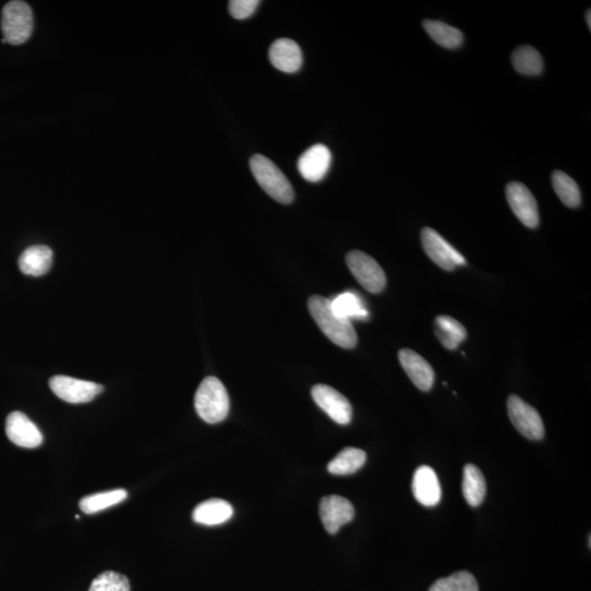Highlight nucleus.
Masks as SVG:
<instances>
[{"label":"nucleus","instance_id":"nucleus-22","mask_svg":"<svg viewBox=\"0 0 591 591\" xmlns=\"http://www.w3.org/2000/svg\"><path fill=\"white\" fill-rule=\"evenodd\" d=\"M367 455L364 450L348 447L328 464V471L334 475H349L357 472L366 464Z\"/></svg>","mask_w":591,"mask_h":591},{"label":"nucleus","instance_id":"nucleus-29","mask_svg":"<svg viewBox=\"0 0 591 591\" xmlns=\"http://www.w3.org/2000/svg\"><path fill=\"white\" fill-rule=\"evenodd\" d=\"M259 4V0H232L229 3V12L234 19L243 21L256 12Z\"/></svg>","mask_w":591,"mask_h":591},{"label":"nucleus","instance_id":"nucleus-13","mask_svg":"<svg viewBox=\"0 0 591 591\" xmlns=\"http://www.w3.org/2000/svg\"><path fill=\"white\" fill-rule=\"evenodd\" d=\"M332 163V153L330 149L316 144L306 151L298 160L297 168L302 177L309 182H319L324 179Z\"/></svg>","mask_w":591,"mask_h":591},{"label":"nucleus","instance_id":"nucleus-15","mask_svg":"<svg viewBox=\"0 0 591 591\" xmlns=\"http://www.w3.org/2000/svg\"><path fill=\"white\" fill-rule=\"evenodd\" d=\"M412 491L416 501L425 507L439 505L441 499V488L439 477L429 465H422L413 477Z\"/></svg>","mask_w":591,"mask_h":591},{"label":"nucleus","instance_id":"nucleus-9","mask_svg":"<svg viewBox=\"0 0 591 591\" xmlns=\"http://www.w3.org/2000/svg\"><path fill=\"white\" fill-rule=\"evenodd\" d=\"M312 398L316 406L340 425H348L352 421L353 407L342 393L326 384H316L312 388Z\"/></svg>","mask_w":591,"mask_h":591},{"label":"nucleus","instance_id":"nucleus-10","mask_svg":"<svg viewBox=\"0 0 591 591\" xmlns=\"http://www.w3.org/2000/svg\"><path fill=\"white\" fill-rule=\"evenodd\" d=\"M506 197L513 214L528 228H537L540 223L539 209L535 196L521 182H511L506 186Z\"/></svg>","mask_w":591,"mask_h":591},{"label":"nucleus","instance_id":"nucleus-2","mask_svg":"<svg viewBox=\"0 0 591 591\" xmlns=\"http://www.w3.org/2000/svg\"><path fill=\"white\" fill-rule=\"evenodd\" d=\"M195 410L209 424H218L228 416L230 401L227 390L216 377L205 378L195 393Z\"/></svg>","mask_w":591,"mask_h":591},{"label":"nucleus","instance_id":"nucleus-7","mask_svg":"<svg viewBox=\"0 0 591 591\" xmlns=\"http://www.w3.org/2000/svg\"><path fill=\"white\" fill-rule=\"evenodd\" d=\"M507 410L513 425L523 437L530 440H541L545 437V425L539 413L522 398L509 397Z\"/></svg>","mask_w":591,"mask_h":591},{"label":"nucleus","instance_id":"nucleus-28","mask_svg":"<svg viewBox=\"0 0 591 591\" xmlns=\"http://www.w3.org/2000/svg\"><path fill=\"white\" fill-rule=\"evenodd\" d=\"M129 581L127 576L115 573V571H104L98 576L90 586L89 591H129Z\"/></svg>","mask_w":591,"mask_h":591},{"label":"nucleus","instance_id":"nucleus-6","mask_svg":"<svg viewBox=\"0 0 591 591\" xmlns=\"http://www.w3.org/2000/svg\"><path fill=\"white\" fill-rule=\"evenodd\" d=\"M421 239L427 257L443 270L454 271L456 267L467 263L463 254L446 242L436 230L430 227L423 229Z\"/></svg>","mask_w":591,"mask_h":591},{"label":"nucleus","instance_id":"nucleus-24","mask_svg":"<svg viewBox=\"0 0 591 591\" xmlns=\"http://www.w3.org/2000/svg\"><path fill=\"white\" fill-rule=\"evenodd\" d=\"M512 62L513 69L519 74L538 76L543 71V60L540 53L529 45L518 47L513 53Z\"/></svg>","mask_w":591,"mask_h":591},{"label":"nucleus","instance_id":"nucleus-19","mask_svg":"<svg viewBox=\"0 0 591 591\" xmlns=\"http://www.w3.org/2000/svg\"><path fill=\"white\" fill-rule=\"evenodd\" d=\"M434 330L437 339L447 349H456L467 338V330L458 320L449 316H439L435 319Z\"/></svg>","mask_w":591,"mask_h":591},{"label":"nucleus","instance_id":"nucleus-12","mask_svg":"<svg viewBox=\"0 0 591 591\" xmlns=\"http://www.w3.org/2000/svg\"><path fill=\"white\" fill-rule=\"evenodd\" d=\"M9 440L22 448H37L43 443V435L37 426L21 412H12L6 421Z\"/></svg>","mask_w":591,"mask_h":591},{"label":"nucleus","instance_id":"nucleus-5","mask_svg":"<svg viewBox=\"0 0 591 591\" xmlns=\"http://www.w3.org/2000/svg\"><path fill=\"white\" fill-rule=\"evenodd\" d=\"M346 264L360 285L372 294H379L386 287V273L368 254L353 250L346 256Z\"/></svg>","mask_w":591,"mask_h":591},{"label":"nucleus","instance_id":"nucleus-23","mask_svg":"<svg viewBox=\"0 0 591 591\" xmlns=\"http://www.w3.org/2000/svg\"><path fill=\"white\" fill-rule=\"evenodd\" d=\"M423 27L437 45L446 49L455 50L463 45L464 35L459 29L437 21H425L423 22Z\"/></svg>","mask_w":591,"mask_h":591},{"label":"nucleus","instance_id":"nucleus-18","mask_svg":"<svg viewBox=\"0 0 591 591\" xmlns=\"http://www.w3.org/2000/svg\"><path fill=\"white\" fill-rule=\"evenodd\" d=\"M53 263L52 249L46 246H33L25 250L19 258V268L30 276H43L49 273Z\"/></svg>","mask_w":591,"mask_h":591},{"label":"nucleus","instance_id":"nucleus-14","mask_svg":"<svg viewBox=\"0 0 591 591\" xmlns=\"http://www.w3.org/2000/svg\"><path fill=\"white\" fill-rule=\"evenodd\" d=\"M398 360L408 378L422 391H430L435 382L434 369L420 354L410 349H403L398 352Z\"/></svg>","mask_w":591,"mask_h":591},{"label":"nucleus","instance_id":"nucleus-30","mask_svg":"<svg viewBox=\"0 0 591 591\" xmlns=\"http://www.w3.org/2000/svg\"><path fill=\"white\" fill-rule=\"evenodd\" d=\"M590 17H591V12H590V11H588L587 12H586V21H587V25H588L589 29L591 28V19H590Z\"/></svg>","mask_w":591,"mask_h":591},{"label":"nucleus","instance_id":"nucleus-25","mask_svg":"<svg viewBox=\"0 0 591 591\" xmlns=\"http://www.w3.org/2000/svg\"><path fill=\"white\" fill-rule=\"evenodd\" d=\"M127 492L125 489H114V491L89 495L81 499L79 506L86 515H93L104 511L127 499Z\"/></svg>","mask_w":591,"mask_h":591},{"label":"nucleus","instance_id":"nucleus-8","mask_svg":"<svg viewBox=\"0 0 591 591\" xmlns=\"http://www.w3.org/2000/svg\"><path fill=\"white\" fill-rule=\"evenodd\" d=\"M50 387L55 396L62 401L79 405L93 401L94 398L103 391L101 384L80 381V379L69 376H54L50 379Z\"/></svg>","mask_w":591,"mask_h":591},{"label":"nucleus","instance_id":"nucleus-27","mask_svg":"<svg viewBox=\"0 0 591 591\" xmlns=\"http://www.w3.org/2000/svg\"><path fill=\"white\" fill-rule=\"evenodd\" d=\"M429 591H479V585L472 574L461 570L437 580Z\"/></svg>","mask_w":591,"mask_h":591},{"label":"nucleus","instance_id":"nucleus-4","mask_svg":"<svg viewBox=\"0 0 591 591\" xmlns=\"http://www.w3.org/2000/svg\"><path fill=\"white\" fill-rule=\"evenodd\" d=\"M2 29L3 43L21 45L30 38L33 30V13L31 7L25 2L8 3L3 9Z\"/></svg>","mask_w":591,"mask_h":591},{"label":"nucleus","instance_id":"nucleus-16","mask_svg":"<svg viewBox=\"0 0 591 591\" xmlns=\"http://www.w3.org/2000/svg\"><path fill=\"white\" fill-rule=\"evenodd\" d=\"M268 55L272 65L287 74L297 73L304 62L300 46L291 38H278L273 43Z\"/></svg>","mask_w":591,"mask_h":591},{"label":"nucleus","instance_id":"nucleus-21","mask_svg":"<svg viewBox=\"0 0 591 591\" xmlns=\"http://www.w3.org/2000/svg\"><path fill=\"white\" fill-rule=\"evenodd\" d=\"M463 493L470 506L478 507L487 495V482L480 470L474 464H467L464 469Z\"/></svg>","mask_w":591,"mask_h":591},{"label":"nucleus","instance_id":"nucleus-17","mask_svg":"<svg viewBox=\"0 0 591 591\" xmlns=\"http://www.w3.org/2000/svg\"><path fill=\"white\" fill-rule=\"evenodd\" d=\"M234 516V508L228 502L220 498H211L197 505L193 521L200 525L218 526L227 522Z\"/></svg>","mask_w":591,"mask_h":591},{"label":"nucleus","instance_id":"nucleus-20","mask_svg":"<svg viewBox=\"0 0 591 591\" xmlns=\"http://www.w3.org/2000/svg\"><path fill=\"white\" fill-rule=\"evenodd\" d=\"M331 308L340 318L352 322L353 319L367 320L369 312L362 298L355 292L348 291L331 300Z\"/></svg>","mask_w":591,"mask_h":591},{"label":"nucleus","instance_id":"nucleus-26","mask_svg":"<svg viewBox=\"0 0 591 591\" xmlns=\"http://www.w3.org/2000/svg\"><path fill=\"white\" fill-rule=\"evenodd\" d=\"M552 185L559 199L567 208H579L581 201L580 191L578 184L563 171L556 170L552 175Z\"/></svg>","mask_w":591,"mask_h":591},{"label":"nucleus","instance_id":"nucleus-11","mask_svg":"<svg viewBox=\"0 0 591 591\" xmlns=\"http://www.w3.org/2000/svg\"><path fill=\"white\" fill-rule=\"evenodd\" d=\"M355 509L348 498L331 495L321 499L320 517L325 530L335 535L346 523L353 521Z\"/></svg>","mask_w":591,"mask_h":591},{"label":"nucleus","instance_id":"nucleus-3","mask_svg":"<svg viewBox=\"0 0 591 591\" xmlns=\"http://www.w3.org/2000/svg\"><path fill=\"white\" fill-rule=\"evenodd\" d=\"M250 168L259 186L273 200L281 204H291L294 201V189L275 163L262 155H254L250 160Z\"/></svg>","mask_w":591,"mask_h":591},{"label":"nucleus","instance_id":"nucleus-1","mask_svg":"<svg viewBox=\"0 0 591 591\" xmlns=\"http://www.w3.org/2000/svg\"><path fill=\"white\" fill-rule=\"evenodd\" d=\"M308 309L312 318L331 342L343 349H354L357 345V334L352 322L336 316L331 308V300L328 298L311 296Z\"/></svg>","mask_w":591,"mask_h":591}]
</instances>
